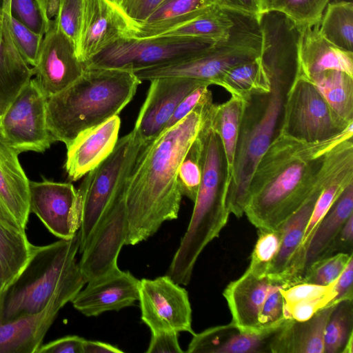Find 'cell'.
<instances>
[{
	"instance_id": "cell-13",
	"label": "cell",
	"mask_w": 353,
	"mask_h": 353,
	"mask_svg": "<svg viewBox=\"0 0 353 353\" xmlns=\"http://www.w3.org/2000/svg\"><path fill=\"white\" fill-rule=\"evenodd\" d=\"M127 232L124 188L97 225L81 253L78 263L86 283L119 268L117 259Z\"/></svg>"
},
{
	"instance_id": "cell-45",
	"label": "cell",
	"mask_w": 353,
	"mask_h": 353,
	"mask_svg": "<svg viewBox=\"0 0 353 353\" xmlns=\"http://www.w3.org/2000/svg\"><path fill=\"white\" fill-rule=\"evenodd\" d=\"M281 284H275L269 292L261 310L259 324L261 331L280 327L287 319L284 316Z\"/></svg>"
},
{
	"instance_id": "cell-27",
	"label": "cell",
	"mask_w": 353,
	"mask_h": 353,
	"mask_svg": "<svg viewBox=\"0 0 353 353\" xmlns=\"http://www.w3.org/2000/svg\"><path fill=\"white\" fill-rule=\"evenodd\" d=\"M10 17L0 10V108L3 112L33 76L32 68L23 60L14 45Z\"/></svg>"
},
{
	"instance_id": "cell-42",
	"label": "cell",
	"mask_w": 353,
	"mask_h": 353,
	"mask_svg": "<svg viewBox=\"0 0 353 353\" xmlns=\"http://www.w3.org/2000/svg\"><path fill=\"white\" fill-rule=\"evenodd\" d=\"M10 17L33 32L44 35L48 29V20L41 0H10Z\"/></svg>"
},
{
	"instance_id": "cell-49",
	"label": "cell",
	"mask_w": 353,
	"mask_h": 353,
	"mask_svg": "<svg viewBox=\"0 0 353 353\" xmlns=\"http://www.w3.org/2000/svg\"><path fill=\"white\" fill-rule=\"evenodd\" d=\"M177 332L157 331L151 332V339L147 353H183Z\"/></svg>"
},
{
	"instance_id": "cell-41",
	"label": "cell",
	"mask_w": 353,
	"mask_h": 353,
	"mask_svg": "<svg viewBox=\"0 0 353 353\" xmlns=\"http://www.w3.org/2000/svg\"><path fill=\"white\" fill-rule=\"evenodd\" d=\"M259 232L248 268L258 275L267 276L269 266L280 248L281 231L279 228Z\"/></svg>"
},
{
	"instance_id": "cell-5",
	"label": "cell",
	"mask_w": 353,
	"mask_h": 353,
	"mask_svg": "<svg viewBox=\"0 0 353 353\" xmlns=\"http://www.w3.org/2000/svg\"><path fill=\"white\" fill-rule=\"evenodd\" d=\"M263 68L270 80L271 89L252 94L244 101L234 163L227 192L228 210L237 218L244 214L253 172L280 132L287 94L298 74L297 70L293 68Z\"/></svg>"
},
{
	"instance_id": "cell-46",
	"label": "cell",
	"mask_w": 353,
	"mask_h": 353,
	"mask_svg": "<svg viewBox=\"0 0 353 353\" xmlns=\"http://www.w3.org/2000/svg\"><path fill=\"white\" fill-rule=\"evenodd\" d=\"M336 281L327 285L302 282L281 288V293L283 299V308L303 301L316 299L332 292Z\"/></svg>"
},
{
	"instance_id": "cell-35",
	"label": "cell",
	"mask_w": 353,
	"mask_h": 353,
	"mask_svg": "<svg viewBox=\"0 0 353 353\" xmlns=\"http://www.w3.org/2000/svg\"><path fill=\"white\" fill-rule=\"evenodd\" d=\"M217 85L223 88L231 96L243 101L252 94L266 92L271 89L270 80L262 67L259 57L229 68Z\"/></svg>"
},
{
	"instance_id": "cell-26",
	"label": "cell",
	"mask_w": 353,
	"mask_h": 353,
	"mask_svg": "<svg viewBox=\"0 0 353 353\" xmlns=\"http://www.w3.org/2000/svg\"><path fill=\"white\" fill-rule=\"evenodd\" d=\"M334 305L304 321L287 319L272 338L270 353H324V331Z\"/></svg>"
},
{
	"instance_id": "cell-47",
	"label": "cell",
	"mask_w": 353,
	"mask_h": 353,
	"mask_svg": "<svg viewBox=\"0 0 353 353\" xmlns=\"http://www.w3.org/2000/svg\"><path fill=\"white\" fill-rule=\"evenodd\" d=\"M208 87V84L201 85L188 94L177 106L163 130L183 119L201 101L211 94L212 92Z\"/></svg>"
},
{
	"instance_id": "cell-55",
	"label": "cell",
	"mask_w": 353,
	"mask_h": 353,
	"mask_svg": "<svg viewBox=\"0 0 353 353\" xmlns=\"http://www.w3.org/2000/svg\"><path fill=\"white\" fill-rule=\"evenodd\" d=\"M10 0H3L2 10L10 16Z\"/></svg>"
},
{
	"instance_id": "cell-15",
	"label": "cell",
	"mask_w": 353,
	"mask_h": 353,
	"mask_svg": "<svg viewBox=\"0 0 353 353\" xmlns=\"http://www.w3.org/2000/svg\"><path fill=\"white\" fill-rule=\"evenodd\" d=\"M32 69L33 79L47 99L70 85L85 70L74 43L55 19L50 21L37 64Z\"/></svg>"
},
{
	"instance_id": "cell-50",
	"label": "cell",
	"mask_w": 353,
	"mask_h": 353,
	"mask_svg": "<svg viewBox=\"0 0 353 353\" xmlns=\"http://www.w3.org/2000/svg\"><path fill=\"white\" fill-rule=\"evenodd\" d=\"M85 339L70 335L42 344L37 353H83V344Z\"/></svg>"
},
{
	"instance_id": "cell-52",
	"label": "cell",
	"mask_w": 353,
	"mask_h": 353,
	"mask_svg": "<svg viewBox=\"0 0 353 353\" xmlns=\"http://www.w3.org/2000/svg\"><path fill=\"white\" fill-rule=\"evenodd\" d=\"M223 9L260 17L266 11L265 0H214Z\"/></svg>"
},
{
	"instance_id": "cell-1",
	"label": "cell",
	"mask_w": 353,
	"mask_h": 353,
	"mask_svg": "<svg viewBox=\"0 0 353 353\" xmlns=\"http://www.w3.org/2000/svg\"><path fill=\"white\" fill-rule=\"evenodd\" d=\"M353 123L319 142L299 141L285 134L273 139L251 176L244 214L259 231L280 228L306 201L352 138Z\"/></svg>"
},
{
	"instance_id": "cell-32",
	"label": "cell",
	"mask_w": 353,
	"mask_h": 353,
	"mask_svg": "<svg viewBox=\"0 0 353 353\" xmlns=\"http://www.w3.org/2000/svg\"><path fill=\"white\" fill-rule=\"evenodd\" d=\"M351 183H353V162L347 164L330 180L320 194L289 275V279L292 282L297 283L301 281L303 254L313 231L334 201Z\"/></svg>"
},
{
	"instance_id": "cell-58",
	"label": "cell",
	"mask_w": 353,
	"mask_h": 353,
	"mask_svg": "<svg viewBox=\"0 0 353 353\" xmlns=\"http://www.w3.org/2000/svg\"><path fill=\"white\" fill-rule=\"evenodd\" d=\"M41 1L42 3H43V6H44V5H45V3H46V0H41Z\"/></svg>"
},
{
	"instance_id": "cell-33",
	"label": "cell",
	"mask_w": 353,
	"mask_h": 353,
	"mask_svg": "<svg viewBox=\"0 0 353 353\" xmlns=\"http://www.w3.org/2000/svg\"><path fill=\"white\" fill-rule=\"evenodd\" d=\"M307 81L316 88L341 120L347 124L353 123L352 76L343 71L328 70Z\"/></svg>"
},
{
	"instance_id": "cell-53",
	"label": "cell",
	"mask_w": 353,
	"mask_h": 353,
	"mask_svg": "<svg viewBox=\"0 0 353 353\" xmlns=\"http://www.w3.org/2000/svg\"><path fill=\"white\" fill-rule=\"evenodd\" d=\"M353 247V214L342 225L333 243L330 246L327 256L338 252L352 254Z\"/></svg>"
},
{
	"instance_id": "cell-54",
	"label": "cell",
	"mask_w": 353,
	"mask_h": 353,
	"mask_svg": "<svg viewBox=\"0 0 353 353\" xmlns=\"http://www.w3.org/2000/svg\"><path fill=\"white\" fill-rule=\"evenodd\" d=\"M83 353H123L119 347L99 341L84 340Z\"/></svg>"
},
{
	"instance_id": "cell-34",
	"label": "cell",
	"mask_w": 353,
	"mask_h": 353,
	"mask_svg": "<svg viewBox=\"0 0 353 353\" xmlns=\"http://www.w3.org/2000/svg\"><path fill=\"white\" fill-rule=\"evenodd\" d=\"M232 25L233 21L228 10L215 5L201 15L166 30L156 37H195L219 41L228 37Z\"/></svg>"
},
{
	"instance_id": "cell-9",
	"label": "cell",
	"mask_w": 353,
	"mask_h": 353,
	"mask_svg": "<svg viewBox=\"0 0 353 353\" xmlns=\"http://www.w3.org/2000/svg\"><path fill=\"white\" fill-rule=\"evenodd\" d=\"M216 42L195 37L122 36L94 56L85 64V68L134 71L191 57Z\"/></svg>"
},
{
	"instance_id": "cell-57",
	"label": "cell",
	"mask_w": 353,
	"mask_h": 353,
	"mask_svg": "<svg viewBox=\"0 0 353 353\" xmlns=\"http://www.w3.org/2000/svg\"><path fill=\"white\" fill-rule=\"evenodd\" d=\"M2 114H3V111L1 110V109L0 108V123H1V117H2Z\"/></svg>"
},
{
	"instance_id": "cell-3",
	"label": "cell",
	"mask_w": 353,
	"mask_h": 353,
	"mask_svg": "<svg viewBox=\"0 0 353 353\" xmlns=\"http://www.w3.org/2000/svg\"><path fill=\"white\" fill-rule=\"evenodd\" d=\"M141 81L132 70L85 68L70 85L47 100V125L65 146L82 132L119 115Z\"/></svg>"
},
{
	"instance_id": "cell-2",
	"label": "cell",
	"mask_w": 353,
	"mask_h": 353,
	"mask_svg": "<svg viewBox=\"0 0 353 353\" xmlns=\"http://www.w3.org/2000/svg\"><path fill=\"white\" fill-rule=\"evenodd\" d=\"M212 94L183 119L141 149L125 187L128 232L125 245L154 235L167 221L178 217L182 194L177 174L180 163L196 138Z\"/></svg>"
},
{
	"instance_id": "cell-19",
	"label": "cell",
	"mask_w": 353,
	"mask_h": 353,
	"mask_svg": "<svg viewBox=\"0 0 353 353\" xmlns=\"http://www.w3.org/2000/svg\"><path fill=\"white\" fill-rule=\"evenodd\" d=\"M347 164L349 163L343 159L336 161L306 201L280 228V248L267 272L268 277L274 283H280L283 288L286 286L313 208L320 194L327 183Z\"/></svg>"
},
{
	"instance_id": "cell-11",
	"label": "cell",
	"mask_w": 353,
	"mask_h": 353,
	"mask_svg": "<svg viewBox=\"0 0 353 353\" xmlns=\"http://www.w3.org/2000/svg\"><path fill=\"white\" fill-rule=\"evenodd\" d=\"M47 100L31 79L3 111L0 130L17 153L43 152L54 143L47 125Z\"/></svg>"
},
{
	"instance_id": "cell-48",
	"label": "cell",
	"mask_w": 353,
	"mask_h": 353,
	"mask_svg": "<svg viewBox=\"0 0 353 353\" xmlns=\"http://www.w3.org/2000/svg\"><path fill=\"white\" fill-rule=\"evenodd\" d=\"M164 0H123L119 8L132 22L140 23Z\"/></svg>"
},
{
	"instance_id": "cell-16",
	"label": "cell",
	"mask_w": 353,
	"mask_h": 353,
	"mask_svg": "<svg viewBox=\"0 0 353 353\" xmlns=\"http://www.w3.org/2000/svg\"><path fill=\"white\" fill-rule=\"evenodd\" d=\"M29 208L60 239H70L79 230L77 190L70 183L30 181Z\"/></svg>"
},
{
	"instance_id": "cell-37",
	"label": "cell",
	"mask_w": 353,
	"mask_h": 353,
	"mask_svg": "<svg viewBox=\"0 0 353 353\" xmlns=\"http://www.w3.org/2000/svg\"><path fill=\"white\" fill-rule=\"evenodd\" d=\"M353 336V303L344 300L336 304L324 331V353H343Z\"/></svg>"
},
{
	"instance_id": "cell-39",
	"label": "cell",
	"mask_w": 353,
	"mask_h": 353,
	"mask_svg": "<svg viewBox=\"0 0 353 353\" xmlns=\"http://www.w3.org/2000/svg\"><path fill=\"white\" fill-rule=\"evenodd\" d=\"M202 174V144L199 134L182 159L177 181L182 196L194 201Z\"/></svg>"
},
{
	"instance_id": "cell-20",
	"label": "cell",
	"mask_w": 353,
	"mask_h": 353,
	"mask_svg": "<svg viewBox=\"0 0 353 353\" xmlns=\"http://www.w3.org/2000/svg\"><path fill=\"white\" fill-rule=\"evenodd\" d=\"M130 21L107 0H85L77 54L84 64L123 36Z\"/></svg>"
},
{
	"instance_id": "cell-8",
	"label": "cell",
	"mask_w": 353,
	"mask_h": 353,
	"mask_svg": "<svg viewBox=\"0 0 353 353\" xmlns=\"http://www.w3.org/2000/svg\"><path fill=\"white\" fill-rule=\"evenodd\" d=\"M144 145L132 130L119 139L110 154L84 176L77 190L80 253L103 214L124 189Z\"/></svg>"
},
{
	"instance_id": "cell-44",
	"label": "cell",
	"mask_w": 353,
	"mask_h": 353,
	"mask_svg": "<svg viewBox=\"0 0 353 353\" xmlns=\"http://www.w3.org/2000/svg\"><path fill=\"white\" fill-rule=\"evenodd\" d=\"M85 0H60L55 20L61 30L72 41L76 51L79 40Z\"/></svg>"
},
{
	"instance_id": "cell-51",
	"label": "cell",
	"mask_w": 353,
	"mask_h": 353,
	"mask_svg": "<svg viewBox=\"0 0 353 353\" xmlns=\"http://www.w3.org/2000/svg\"><path fill=\"white\" fill-rule=\"evenodd\" d=\"M353 258L350 260L336 281L334 289L335 296L331 305H336L344 300L353 299Z\"/></svg>"
},
{
	"instance_id": "cell-28",
	"label": "cell",
	"mask_w": 353,
	"mask_h": 353,
	"mask_svg": "<svg viewBox=\"0 0 353 353\" xmlns=\"http://www.w3.org/2000/svg\"><path fill=\"white\" fill-rule=\"evenodd\" d=\"M214 0H164L142 23L130 21L124 36L147 38L157 36L172 27L190 21L214 6Z\"/></svg>"
},
{
	"instance_id": "cell-30",
	"label": "cell",
	"mask_w": 353,
	"mask_h": 353,
	"mask_svg": "<svg viewBox=\"0 0 353 353\" xmlns=\"http://www.w3.org/2000/svg\"><path fill=\"white\" fill-rule=\"evenodd\" d=\"M34 247L24 230L0 221V292L21 273Z\"/></svg>"
},
{
	"instance_id": "cell-36",
	"label": "cell",
	"mask_w": 353,
	"mask_h": 353,
	"mask_svg": "<svg viewBox=\"0 0 353 353\" xmlns=\"http://www.w3.org/2000/svg\"><path fill=\"white\" fill-rule=\"evenodd\" d=\"M319 31L334 46L353 52V3L345 1L328 3L319 22Z\"/></svg>"
},
{
	"instance_id": "cell-40",
	"label": "cell",
	"mask_w": 353,
	"mask_h": 353,
	"mask_svg": "<svg viewBox=\"0 0 353 353\" xmlns=\"http://www.w3.org/2000/svg\"><path fill=\"white\" fill-rule=\"evenodd\" d=\"M352 258V254L338 252L317 260L306 270L301 283L330 285L338 279Z\"/></svg>"
},
{
	"instance_id": "cell-25",
	"label": "cell",
	"mask_w": 353,
	"mask_h": 353,
	"mask_svg": "<svg viewBox=\"0 0 353 353\" xmlns=\"http://www.w3.org/2000/svg\"><path fill=\"white\" fill-rule=\"evenodd\" d=\"M319 26V23L302 30L296 77L308 80L328 70L343 71L353 77V52L330 43L320 34Z\"/></svg>"
},
{
	"instance_id": "cell-6",
	"label": "cell",
	"mask_w": 353,
	"mask_h": 353,
	"mask_svg": "<svg viewBox=\"0 0 353 353\" xmlns=\"http://www.w3.org/2000/svg\"><path fill=\"white\" fill-rule=\"evenodd\" d=\"M79 250L78 232L68 240L35 245L23 270L0 292V323L42 310L61 286L81 272Z\"/></svg>"
},
{
	"instance_id": "cell-56",
	"label": "cell",
	"mask_w": 353,
	"mask_h": 353,
	"mask_svg": "<svg viewBox=\"0 0 353 353\" xmlns=\"http://www.w3.org/2000/svg\"><path fill=\"white\" fill-rule=\"evenodd\" d=\"M108 2H110L111 4H112L114 6L117 7V8H119L123 0H107Z\"/></svg>"
},
{
	"instance_id": "cell-43",
	"label": "cell",
	"mask_w": 353,
	"mask_h": 353,
	"mask_svg": "<svg viewBox=\"0 0 353 353\" xmlns=\"http://www.w3.org/2000/svg\"><path fill=\"white\" fill-rule=\"evenodd\" d=\"M9 23L11 35L18 52L30 66H35L43 35L33 32L11 17Z\"/></svg>"
},
{
	"instance_id": "cell-14",
	"label": "cell",
	"mask_w": 353,
	"mask_h": 353,
	"mask_svg": "<svg viewBox=\"0 0 353 353\" xmlns=\"http://www.w3.org/2000/svg\"><path fill=\"white\" fill-rule=\"evenodd\" d=\"M85 283L80 272L61 286L42 310L0 323V353H37L60 310Z\"/></svg>"
},
{
	"instance_id": "cell-22",
	"label": "cell",
	"mask_w": 353,
	"mask_h": 353,
	"mask_svg": "<svg viewBox=\"0 0 353 353\" xmlns=\"http://www.w3.org/2000/svg\"><path fill=\"white\" fill-rule=\"evenodd\" d=\"M120 126L121 119L115 115L82 132L66 147L64 168L70 181L80 179L110 154L119 139Z\"/></svg>"
},
{
	"instance_id": "cell-4",
	"label": "cell",
	"mask_w": 353,
	"mask_h": 353,
	"mask_svg": "<svg viewBox=\"0 0 353 353\" xmlns=\"http://www.w3.org/2000/svg\"><path fill=\"white\" fill-rule=\"evenodd\" d=\"M207 108L199 136L202 144L201 183L188 229L167 272L176 283L186 285L196 261L226 225L230 214L226 202L230 183L223 145L211 126Z\"/></svg>"
},
{
	"instance_id": "cell-38",
	"label": "cell",
	"mask_w": 353,
	"mask_h": 353,
	"mask_svg": "<svg viewBox=\"0 0 353 353\" xmlns=\"http://www.w3.org/2000/svg\"><path fill=\"white\" fill-rule=\"evenodd\" d=\"M330 0H265L266 11L279 12L301 28L319 23Z\"/></svg>"
},
{
	"instance_id": "cell-23",
	"label": "cell",
	"mask_w": 353,
	"mask_h": 353,
	"mask_svg": "<svg viewBox=\"0 0 353 353\" xmlns=\"http://www.w3.org/2000/svg\"><path fill=\"white\" fill-rule=\"evenodd\" d=\"M275 284L268 276L258 275L248 268L239 278L226 286L223 295L232 315L231 322L241 331L262 332L259 324V314Z\"/></svg>"
},
{
	"instance_id": "cell-29",
	"label": "cell",
	"mask_w": 353,
	"mask_h": 353,
	"mask_svg": "<svg viewBox=\"0 0 353 353\" xmlns=\"http://www.w3.org/2000/svg\"><path fill=\"white\" fill-rule=\"evenodd\" d=\"M352 214L353 183H351L334 201L313 231L303 254L302 278L311 264L327 256L328 250L337 234Z\"/></svg>"
},
{
	"instance_id": "cell-24",
	"label": "cell",
	"mask_w": 353,
	"mask_h": 353,
	"mask_svg": "<svg viewBox=\"0 0 353 353\" xmlns=\"http://www.w3.org/2000/svg\"><path fill=\"white\" fill-rule=\"evenodd\" d=\"M280 327L260 332L241 331L232 322L211 327L192 335L186 352L270 353L272 338Z\"/></svg>"
},
{
	"instance_id": "cell-12",
	"label": "cell",
	"mask_w": 353,
	"mask_h": 353,
	"mask_svg": "<svg viewBox=\"0 0 353 353\" xmlns=\"http://www.w3.org/2000/svg\"><path fill=\"white\" fill-rule=\"evenodd\" d=\"M141 317L151 332H185L193 335L192 308L187 290L167 274L139 283Z\"/></svg>"
},
{
	"instance_id": "cell-31",
	"label": "cell",
	"mask_w": 353,
	"mask_h": 353,
	"mask_svg": "<svg viewBox=\"0 0 353 353\" xmlns=\"http://www.w3.org/2000/svg\"><path fill=\"white\" fill-rule=\"evenodd\" d=\"M244 105L245 101L242 99L231 96L224 103H213L209 109L211 126L223 145L230 179L234 163Z\"/></svg>"
},
{
	"instance_id": "cell-21",
	"label": "cell",
	"mask_w": 353,
	"mask_h": 353,
	"mask_svg": "<svg viewBox=\"0 0 353 353\" xmlns=\"http://www.w3.org/2000/svg\"><path fill=\"white\" fill-rule=\"evenodd\" d=\"M17 153L0 130V221L26 230L29 214V179Z\"/></svg>"
},
{
	"instance_id": "cell-10",
	"label": "cell",
	"mask_w": 353,
	"mask_h": 353,
	"mask_svg": "<svg viewBox=\"0 0 353 353\" xmlns=\"http://www.w3.org/2000/svg\"><path fill=\"white\" fill-rule=\"evenodd\" d=\"M352 123L341 120L312 83L294 79L287 94L281 133L299 141L319 142L340 134Z\"/></svg>"
},
{
	"instance_id": "cell-17",
	"label": "cell",
	"mask_w": 353,
	"mask_h": 353,
	"mask_svg": "<svg viewBox=\"0 0 353 353\" xmlns=\"http://www.w3.org/2000/svg\"><path fill=\"white\" fill-rule=\"evenodd\" d=\"M205 81L183 77L157 78L150 81L146 98L133 130L145 145L164 130L183 99Z\"/></svg>"
},
{
	"instance_id": "cell-7",
	"label": "cell",
	"mask_w": 353,
	"mask_h": 353,
	"mask_svg": "<svg viewBox=\"0 0 353 353\" xmlns=\"http://www.w3.org/2000/svg\"><path fill=\"white\" fill-rule=\"evenodd\" d=\"M233 21L229 35L210 48L176 61L133 71L142 82L157 78L183 77L217 85L231 67L259 57V17L228 10Z\"/></svg>"
},
{
	"instance_id": "cell-18",
	"label": "cell",
	"mask_w": 353,
	"mask_h": 353,
	"mask_svg": "<svg viewBox=\"0 0 353 353\" xmlns=\"http://www.w3.org/2000/svg\"><path fill=\"white\" fill-rule=\"evenodd\" d=\"M140 280L119 268L87 283L71 301L73 307L86 316H97L107 311H119L139 300Z\"/></svg>"
}]
</instances>
